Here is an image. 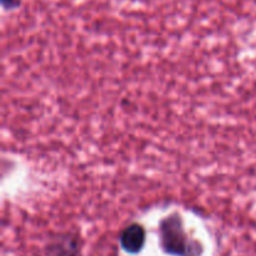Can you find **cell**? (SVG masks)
<instances>
[{"label":"cell","mask_w":256,"mask_h":256,"mask_svg":"<svg viewBox=\"0 0 256 256\" xmlns=\"http://www.w3.org/2000/svg\"><path fill=\"white\" fill-rule=\"evenodd\" d=\"M160 246L172 256H202V242L189 236L184 228L182 218L178 212L165 216L159 224Z\"/></svg>","instance_id":"cell-1"},{"label":"cell","mask_w":256,"mask_h":256,"mask_svg":"<svg viewBox=\"0 0 256 256\" xmlns=\"http://www.w3.org/2000/svg\"><path fill=\"white\" fill-rule=\"evenodd\" d=\"M45 256H82V240L76 232H58L48 240Z\"/></svg>","instance_id":"cell-2"},{"label":"cell","mask_w":256,"mask_h":256,"mask_svg":"<svg viewBox=\"0 0 256 256\" xmlns=\"http://www.w3.org/2000/svg\"><path fill=\"white\" fill-rule=\"evenodd\" d=\"M146 242V232L142 225L138 222L128 225L119 238L120 246L129 254H139Z\"/></svg>","instance_id":"cell-3"},{"label":"cell","mask_w":256,"mask_h":256,"mask_svg":"<svg viewBox=\"0 0 256 256\" xmlns=\"http://www.w3.org/2000/svg\"><path fill=\"white\" fill-rule=\"evenodd\" d=\"M20 2H22V0H2V5L4 9L12 10L16 9V8L19 6Z\"/></svg>","instance_id":"cell-4"}]
</instances>
